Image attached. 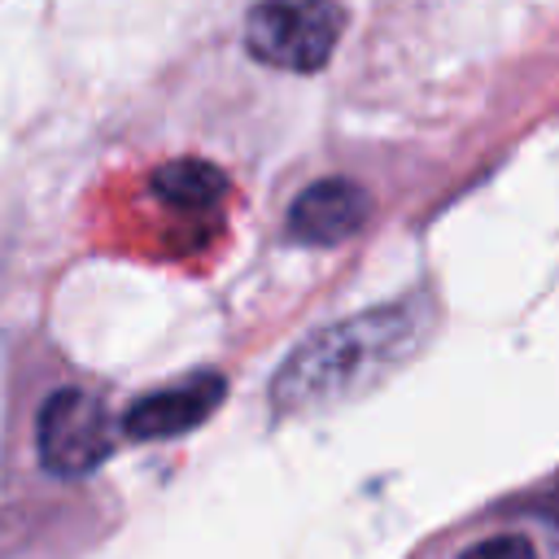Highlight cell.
Returning a JSON list of instances; mask_svg holds the SVG:
<instances>
[{
	"instance_id": "obj_1",
	"label": "cell",
	"mask_w": 559,
	"mask_h": 559,
	"mask_svg": "<svg viewBox=\"0 0 559 559\" xmlns=\"http://www.w3.org/2000/svg\"><path fill=\"white\" fill-rule=\"evenodd\" d=\"M419 341V314L406 306H384L323 328L288 354L275 371L271 402L280 415H314L341 406L384 380Z\"/></svg>"
},
{
	"instance_id": "obj_2",
	"label": "cell",
	"mask_w": 559,
	"mask_h": 559,
	"mask_svg": "<svg viewBox=\"0 0 559 559\" xmlns=\"http://www.w3.org/2000/svg\"><path fill=\"white\" fill-rule=\"evenodd\" d=\"M341 26V0H258L245 22V48L275 70L310 74L328 66Z\"/></svg>"
},
{
	"instance_id": "obj_3",
	"label": "cell",
	"mask_w": 559,
	"mask_h": 559,
	"mask_svg": "<svg viewBox=\"0 0 559 559\" xmlns=\"http://www.w3.org/2000/svg\"><path fill=\"white\" fill-rule=\"evenodd\" d=\"M35 445H39V463L52 476L74 480V476L96 472L114 454L118 424H114L109 406L96 393H87V389H57L39 406Z\"/></svg>"
},
{
	"instance_id": "obj_4",
	"label": "cell",
	"mask_w": 559,
	"mask_h": 559,
	"mask_svg": "<svg viewBox=\"0 0 559 559\" xmlns=\"http://www.w3.org/2000/svg\"><path fill=\"white\" fill-rule=\"evenodd\" d=\"M227 397V380L218 371H197L183 376L157 393H144L127 415H122V432L131 441H162V437H179L197 424H205L218 402Z\"/></svg>"
},
{
	"instance_id": "obj_5",
	"label": "cell",
	"mask_w": 559,
	"mask_h": 559,
	"mask_svg": "<svg viewBox=\"0 0 559 559\" xmlns=\"http://www.w3.org/2000/svg\"><path fill=\"white\" fill-rule=\"evenodd\" d=\"M371 197L354 179H319L288 210V236L301 245H341L367 223Z\"/></svg>"
},
{
	"instance_id": "obj_6",
	"label": "cell",
	"mask_w": 559,
	"mask_h": 559,
	"mask_svg": "<svg viewBox=\"0 0 559 559\" xmlns=\"http://www.w3.org/2000/svg\"><path fill=\"white\" fill-rule=\"evenodd\" d=\"M153 192L175 205V210H210L223 201L227 192V175L214 166V162H201V157H183V162H166L157 166L153 175Z\"/></svg>"
},
{
	"instance_id": "obj_7",
	"label": "cell",
	"mask_w": 559,
	"mask_h": 559,
	"mask_svg": "<svg viewBox=\"0 0 559 559\" xmlns=\"http://www.w3.org/2000/svg\"><path fill=\"white\" fill-rule=\"evenodd\" d=\"M463 559H537V550H533V542L520 537V533H498V537L476 542Z\"/></svg>"
}]
</instances>
